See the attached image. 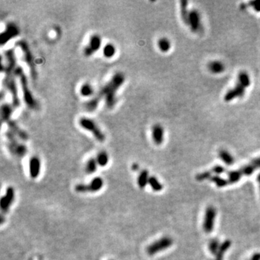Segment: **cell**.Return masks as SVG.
Returning <instances> with one entry per match:
<instances>
[{"instance_id": "1", "label": "cell", "mask_w": 260, "mask_h": 260, "mask_svg": "<svg viewBox=\"0 0 260 260\" xmlns=\"http://www.w3.org/2000/svg\"><path fill=\"white\" fill-rule=\"evenodd\" d=\"M125 81V77L121 72H117L112 77L98 93L93 98L85 102L84 107L85 111L88 112L95 111L101 101L105 98V103L108 109H113L116 103V93Z\"/></svg>"}, {"instance_id": "2", "label": "cell", "mask_w": 260, "mask_h": 260, "mask_svg": "<svg viewBox=\"0 0 260 260\" xmlns=\"http://www.w3.org/2000/svg\"><path fill=\"white\" fill-rule=\"evenodd\" d=\"M5 57L7 60V65L2 71H5V77L4 79V84L6 88L9 90L12 98V106L14 108H18L20 106V101L18 96V90L17 88L16 69L18 67L16 57L13 49H8L5 51Z\"/></svg>"}, {"instance_id": "3", "label": "cell", "mask_w": 260, "mask_h": 260, "mask_svg": "<svg viewBox=\"0 0 260 260\" xmlns=\"http://www.w3.org/2000/svg\"><path fill=\"white\" fill-rule=\"evenodd\" d=\"M16 76L19 78L25 103L30 109H36L37 107H38V103H37L35 98L33 97L32 92H31L30 88H29L28 79H27L26 74H25L22 68L19 65L18 66V67L16 69Z\"/></svg>"}, {"instance_id": "4", "label": "cell", "mask_w": 260, "mask_h": 260, "mask_svg": "<svg viewBox=\"0 0 260 260\" xmlns=\"http://www.w3.org/2000/svg\"><path fill=\"white\" fill-rule=\"evenodd\" d=\"M16 46L21 49L22 52V54L24 57V60L26 62L27 65L28 66L30 69V76L33 80H36L38 76V72H37V68L36 65V62L34 60V57H33L32 51H30V47L25 40H20L16 43Z\"/></svg>"}, {"instance_id": "5", "label": "cell", "mask_w": 260, "mask_h": 260, "mask_svg": "<svg viewBox=\"0 0 260 260\" xmlns=\"http://www.w3.org/2000/svg\"><path fill=\"white\" fill-rule=\"evenodd\" d=\"M79 124L82 129L90 132L98 142H103L105 141V134L93 120L87 117H82L79 120Z\"/></svg>"}, {"instance_id": "6", "label": "cell", "mask_w": 260, "mask_h": 260, "mask_svg": "<svg viewBox=\"0 0 260 260\" xmlns=\"http://www.w3.org/2000/svg\"><path fill=\"white\" fill-rule=\"evenodd\" d=\"M5 136L7 138L8 142H7V146L10 151L18 157H24L27 153V147L18 142L15 135L10 130L5 132Z\"/></svg>"}, {"instance_id": "7", "label": "cell", "mask_w": 260, "mask_h": 260, "mask_svg": "<svg viewBox=\"0 0 260 260\" xmlns=\"http://www.w3.org/2000/svg\"><path fill=\"white\" fill-rule=\"evenodd\" d=\"M172 244L173 240L170 237H163V238L158 239V241H154L153 244L149 245L147 248V252L150 256L155 255V254L161 252L162 251L166 250L170 246H171Z\"/></svg>"}, {"instance_id": "8", "label": "cell", "mask_w": 260, "mask_h": 260, "mask_svg": "<svg viewBox=\"0 0 260 260\" xmlns=\"http://www.w3.org/2000/svg\"><path fill=\"white\" fill-rule=\"evenodd\" d=\"M103 186V181L101 177H95L88 184H79L76 185L75 190L77 192H96L101 190Z\"/></svg>"}, {"instance_id": "9", "label": "cell", "mask_w": 260, "mask_h": 260, "mask_svg": "<svg viewBox=\"0 0 260 260\" xmlns=\"http://www.w3.org/2000/svg\"><path fill=\"white\" fill-rule=\"evenodd\" d=\"M20 33V30L18 26L13 22H9L6 26L5 30L1 33L0 36V43L1 46L6 44L11 39L15 38Z\"/></svg>"}, {"instance_id": "10", "label": "cell", "mask_w": 260, "mask_h": 260, "mask_svg": "<svg viewBox=\"0 0 260 260\" xmlns=\"http://www.w3.org/2000/svg\"><path fill=\"white\" fill-rule=\"evenodd\" d=\"M216 217V210L215 207L209 206L206 209L205 218H204L203 228L205 233L210 234L213 231L215 225Z\"/></svg>"}, {"instance_id": "11", "label": "cell", "mask_w": 260, "mask_h": 260, "mask_svg": "<svg viewBox=\"0 0 260 260\" xmlns=\"http://www.w3.org/2000/svg\"><path fill=\"white\" fill-rule=\"evenodd\" d=\"M188 26L193 33H199L202 30V19L199 12L197 10H191L189 11Z\"/></svg>"}, {"instance_id": "12", "label": "cell", "mask_w": 260, "mask_h": 260, "mask_svg": "<svg viewBox=\"0 0 260 260\" xmlns=\"http://www.w3.org/2000/svg\"><path fill=\"white\" fill-rule=\"evenodd\" d=\"M102 44L101 38L98 35H93L90 37V41L88 46H86L83 50V53L85 57H89L95 54L98 50L100 49Z\"/></svg>"}, {"instance_id": "13", "label": "cell", "mask_w": 260, "mask_h": 260, "mask_svg": "<svg viewBox=\"0 0 260 260\" xmlns=\"http://www.w3.org/2000/svg\"><path fill=\"white\" fill-rule=\"evenodd\" d=\"M246 88L239 83L236 82V85L233 88H230L229 90L227 91L224 95V101L226 102H230L233 100L238 98H242L245 95L246 92Z\"/></svg>"}, {"instance_id": "14", "label": "cell", "mask_w": 260, "mask_h": 260, "mask_svg": "<svg viewBox=\"0 0 260 260\" xmlns=\"http://www.w3.org/2000/svg\"><path fill=\"white\" fill-rule=\"evenodd\" d=\"M14 199V190L12 187H8L6 190L5 194L2 197L0 201V205H1L2 211L4 213H7L9 210L10 206L13 202Z\"/></svg>"}, {"instance_id": "15", "label": "cell", "mask_w": 260, "mask_h": 260, "mask_svg": "<svg viewBox=\"0 0 260 260\" xmlns=\"http://www.w3.org/2000/svg\"><path fill=\"white\" fill-rule=\"evenodd\" d=\"M259 168H260V157L253 160L252 161L250 162V163L241 168L240 169H238V171L241 176H251L256 170L259 169Z\"/></svg>"}, {"instance_id": "16", "label": "cell", "mask_w": 260, "mask_h": 260, "mask_svg": "<svg viewBox=\"0 0 260 260\" xmlns=\"http://www.w3.org/2000/svg\"><path fill=\"white\" fill-rule=\"evenodd\" d=\"M164 129L160 124H154L152 128V137L154 143L157 145L163 144L164 141Z\"/></svg>"}, {"instance_id": "17", "label": "cell", "mask_w": 260, "mask_h": 260, "mask_svg": "<svg viewBox=\"0 0 260 260\" xmlns=\"http://www.w3.org/2000/svg\"><path fill=\"white\" fill-rule=\"evenodd\" d=\"M7 124L8 125V127H9L10 129V132H11L12 133H13L16 137H19L20 140H24V141L28 140V134H27L23 130H22V129L19 126V125H18V124H17L14 120L11 119L10 121H9Z\"/></svg>"}, {"instance_id": "18", "label": "cell", "mask_w": 260, "mask_h": 260, "mask_svg": "<svg viewBox=\"0 0 260 260\" xmlns=\"http://www.w3.org/2000/svg\"><path fill=\"white\" fill-rule=\"evenodd\" d=\"M29 170L31 178H36L40 174L41 161L36 156L32 157L29 162Z\"/></svg>"}, {"instance_id": "19", "label": "cell", "mask_w": 260, "mask_h": 260, "mask_svg": "<svg viewBox=\"0 0 260 260\" xmlns=\"http://www.w3.org/2000/svg\"><path fill=\"white\" fill-rule=\"evenodd\" d=\"M209 71L214 74H222L226 70V66L223 62L219 60H213L209 62L207 65Z\"/></svg>"}, {"instance_id": "20", "label": "cell", "mask_w": 260, "mask_h": 260, "mask_svg": "<svg viewBox=\"0 0 260 260\" xmlns=\"http://www.w3.org/2000/svg\"><path fill=\"white\" fill-rule=\"evenodd\" d=\"M13 106L9 103H3L1 106V118L2 122L7 123L11 120V116L13 113Z\"/></svg>"}, {"instance_id": "21", "label": "cell", "mask_w": 260, "mask_h": 260, "mask_svg": "<svg viewBox=\"0 0 260 260\" xmlns=\"http://www.w3.org/2000/svg\"><path fill=\"white\" fill-rule=\"evenodd\" d=\"M218 156L222 161L226 165L231 166L234 163V158L231 154L226 150H220L218 153Z\"/></svg>"}, {"instance_id": "22", "label": "cell", "mask_w": 260, "mask_h": 260, "mask_svg": "<svg viewBox=\"0 0 260 260\" xmlns=\"http://www.w3.org/2000/svg\"><path fill=\"white\" fill-rule=\"evenodd\" d=\"M180 11L182 20L184 24L188 26V20L189 11L188 10V2L187 1H181L180 2Z\"/></svg>"}, {"instance_id": "23", "label": "cell", "mask_w": 260, "mask_h": 260, "mask_svg": "<svg viewBox=\"0 0 260 260\" xmlns=\"http://www.w3.org/2000/svg\"><path fill=\"white\" fill-rule=\"evenodd\" d=\"M158 46L160 51L163 53H167L171 49V43L170 40L166 37L161 38L158 41Z\"/></svg>"}, {"instance_id": "24", "label": "cell", "mask_w": 260, "mask_h": 260, "mask_svg": "<svg viewBox=\"0 0 260 260\" xmlns=\"http://www.w3.org/2000/svg\"><path fill=\"white\" fill-rule=\"evenodd\" d=\"M237 82H238L242 85H244L246 88H249L251 85L250 76H249V74L247 73L246 71H241L238 74Z\"/></svg>"}, {"instance_id": "25", "label": "cell", "mask_w": 260, "mask_h": 260, "mask_svg": "<svg viewBox=\"0 0 260 260\" xmlns=\"http://www.w3.org/2000/svg\"><path fill=\"white\" fill-rule=\"evenodd\" d=\"M149 172L147 170H143L139 174L137 178V184L140 188L143 189L146 186L149 182Z\"/></svg>"}, {"instance_id": "26", "label": "cell", "mask_w": 260, "mask_h": 260, "mask_svg": "<svg viewBox=\"0 0 260 260\" xmlns=\"http://www.w3.org/2000/svg\"><path fill=\"white\" fill-rule=\"evenodd\" d=\"M230 245H231V242H230L229 240H226L223 243H222V244H220V248L218 249L217 254H216L215 260H222L224 254L228 251V249H229Z\"/></svg>"}, {"instance_id": "27", "label": "cell", "mask_w": 260, "mask_h": 260, "mask_svg": "<svg viewBox=\"0 0 260 260\" xmlns=\"http://www.w3.org/2000/svg\"><path fill=\"white\" fill-rule=\"evenodd\" d=\"M116 49L115 46L111 43L106 44L103 49V54L104 57L107 58V59H111V58L113 57L116 54Z\"/></svg>"}, {"instance_id": "28", "label": "cell", "mask_w": 260, "mask_h": 260, "mask_svg": "<svg viewBox=\"0 0 260 260\" xmlns=\"http://www.w3.org/2000/svg\"><path fill=\"white\" fill-rule=\"evenodd\" d=\"M80 93L83 97H89L91 96L94 93V89L90 83H84L82 86L80 87Z\"/></svg>"}, {"instance_id": "29", "label": "cell", "mask_w": 260, "mask_h": 260, "mask_svg": "<svg viewBox=\"0 0 260 260\" xmlns=\"http://www.w3.org/2000/svg\"><path fill=\"white\" fill-rule=\"evenodd\" d=\"M96 161L98 165L100 166H106L109 163V155L106 151H101L98 153L96 157Z\"/></svg>"}, {"instance_id": "30", "label": "cell", "mask_w": 260, "mask_h": 260, "mask_svg": "<svg viewBox=\"0 0 260 260\" xmlns=\"http://www.w3.org/2000/svg\"><path fill=\"white\" fill-rule=\"evenodd\" d=\"M148 184L150 187L155 192H161L162 189H163V185H162L158 180L157 178H155V176H150L149 178V182Z\"/></svg>"}, {"instance_id": "31", "label": "cell", "mask_w": 260, "mask_h": 260, "mask_svg": "<svg viewBox=\"0 0 260 260\" xmlns=\"http://www.w3.org/2000/svg\"><path fill=\"white\" fill-rule=\"evenodd\" d=\"M97 161L95 158H90L87 162L86 166H85V171L87 174H91L94 173L97 169Z\"/></svg>"}, {"instance_id": "32", "label": "cell", "mask_w": 260, "mask_h": 260, "mask_svg": "<svg viewBox=\"0 0 260 260\" xmlns=\"http://www.w3.org/2000/svg\"><path fill=\"white\" fill-rule=\"evenodd\" d=\"M242 177L241 175L239 173L238 170H233V171H230L228 173V184H235V183L238 182L239 180L241 179V178Z\"/></svg>"}, {"instance_id": "33", "label": "cell", "mask_w": 260, "mask_h": 260, "mask_svg": "<svg viewBox=\"0 0 260 260\" xmlns=\"http://www.w3.org/2000/svg\"><path fill=\"white\" fill-rule=\"evenodd\" d=\"M210 180L215 183L218 187H223L227 186V184H228L227 179H224V178H220V176H212L210 178Z\"/></svg>"}, {"instance_id": "34", "label": "cell", "mask_w": 260, "mask_h": 260, "mask_svg": "<svg viewBox=\"0 0 260 260\" xmlns=\"http://www.w3.org/2000/svg\"><path fill=\"white\" fill-rule=\"evenodd\" d=\"M220 244L219 241L217 239H213L210 241L209 244V250L213 255H216L218 249L220 248Z\"/></svg>"}, {"instance_id": "35", "label": "cell", "mask_w": 260, "mask_h": 260, "mask_svg": "<svg viewBox=\"0 0 260 260\" xmlns=\"http://www.w3.org/2000/svg\"><path fill=\"white\" fill-rule=\"evenodd\" d=\"M210 175H211V172L205 171V172L202 173V174H198V175L196 176V178H197V180H198V181H203L205 179H208L209 178H211Z\"/></svg>"}, {"instance_id": "36", "label": "cell", "mask_w": 260, "mask_h": 260, "mask_svg": "<svg viewBox=\"0 0 260 260\" xmlns=\"http://www.w3.org/2000/svg\"><path fill=\"white\" fill-rule=\"evenodd\" d=\"M249 4H250V7H252L254 10L257 12H260V1H253L249 2Z\"/></svg>"}, {"instance_id": "37", "label": "cell", "mask_w": 260, "mask_h": 260, "mask_svg": "<svg viewBox=\"0 0 260 260\" xmlns=\"http://www.w3.org/2000/svg\"><path fill=\"white\" fill-rule=\"evenodd\" d=\"M224 171H225V169L222 166H215V167L213 168V172H214L216 174H222V173H223Z\"/></svg>"}, {"instance_id": "38", "label": "cell", "mask_w": 260, "mask_h": 260, "mask_svg": "<svg viewBox=\"0 0 260 260\" xmlns=\"http://www.w3.org/2000/svg\"><path fill=\"white\" fill-rule=\"evenodd\" d=\"M250 260H260V254H254Z\"/></svg>"}, {"instance_id": "39", "label": "cell", "mask_w": 260, "mask_h": 260, "mask_svg": "<svg viewBox=\"0 0 260 260\" xmlns=\"http://www.w3.org/2000/svg\"><path fill=\"white\" fill-rule=\"evenodd\" d=\"M138 168H139V166L137 165V164H136V163L133 164V165H132V170H136L138 169Z\"/></svg>"}, {"instance_id": "40", "label": "cell", "mask_w": 260, "mask_h": 260, "mask_svg": "<svg viewBox=\"0 0 260 260\" xmlns=\"http://www.w3.org/2000/svg\"><path fill=\"white\" fill-rule=\"evenodd\" d=\"M257 182H258V184H259V186L260 189V174L257 176Z\"/></svg>"}]
</instances>
